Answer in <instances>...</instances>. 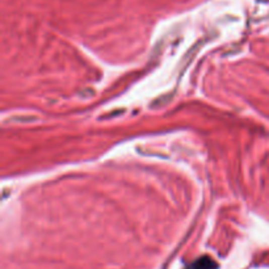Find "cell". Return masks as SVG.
<instances>
[{"instance_id":"6da1fadb","label":"cell","mask_w":269,"mask_h":269,"mask_svg":"<svg viewBox=\"0 0 269 269\" xmlns=\"http://www.w3.org/2000/svg\"><path fill=\"white\" fill-rule=\"evenodd\" d=\"M189 269H218L217 262L209 257V256H203L197 259L196 261L193 262L192 265L189 266Z\"/></svg>"}]
</instances>
